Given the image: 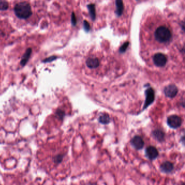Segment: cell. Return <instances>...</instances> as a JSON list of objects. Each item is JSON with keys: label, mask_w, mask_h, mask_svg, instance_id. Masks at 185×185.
<instances>
[{"label": "cell", "mask_w": 185, "mask_h": 185, "mask_svg": "<svg viewBox=\"0 0 185 185\" xmlns=\"http://www.w3.org/2000/svg\"><path fill=\"white\" fill-rule=\"evenodd\" d=\"M9 8L8 3L6 0H1L0 1V10L5 11L7 10Z\"/></svg>", "instance_id": "16"}, {"label": "cell", "mask_w": 185, "mask_h": 185, "mask_svg": "<svg viewBox=\"0 0 185 185\" xmlns=\"http://www.w3.org/2000/svg\"><path fill=\"white\" fill-rule=\"evenodd\" d=\"M88 8L89 14L91 16V18L93 21H95L96 19V8H95V4H90L88 5Z\"/></svg>", "instance_id": "14"}, {"label": "cell", "mask_w": 185, "mask_h": 185, "mask_svg": "<svg viewBox=\"0 0 185 185\" xmlns=\"http://www.w3.org/2000/svg\"><path fill=\"white\" fill-rule=\"evenodd\" d=\"M63 159V156L62 155H59L56 158V161L57 163H61Z\"/></svg>", "instance_id": "21"}, {"label": "cell", "mask_w": 185, "mask_h": 185, "mask_svg": "<svg viewBox=\"0 0 185 185\" xmlns=\"http://www.w3.org/2000/svg\"><path fill=\"white\" fill-rule=\"evenodd\" d=\"M56 115L59 119H62L65 115V113L61 110H58L56 111Z\"/></svg>", "instance_id": "20"}, {"label": "cell", "mask_w": 185, "mask_h": 185, "mask_svg": "<svg viewBox=\"0 0 185 185\" xmlns=\"http://www.w3.org/2000/svg\"><path fill=\"white\" fill-rule=\"evenodd\" d=\"M86 65L90 68H96L99 65V61L97 58H89L86 61Z\"/></svg>", "instance_id": "12"}, {"label": "cell", "mask_w": 185, "mask_h": 185, "mask_svg": "<svg viewBox=\"0 0 185 185\" xmlns=\"http://www.w3.org/2000/svg\"><path fill=\"white\" fill-rule=\"evenodd\" d=\"M178 92V89L174 85H170L167 86L164 89L165 94L167 97L172 98L176 96Z\"/></svg>", "instance_id": "9"}, {"label": "cell", "mask_w": 185, "mask_h": 185, "mask_svg": "<svg viewBox=\"0 0 185 185\" xmlns=\"http://www.w3.org/2000/svg\"><path fill=\"white\" fill-rule=\"evenodd\" d=\"M159 169L162 173L171 174L174 171V163L169 161H165L160 165Z\"/></svg>", "instance_id": "4"}, {"label": "cell", "mask_w": 185, "mask_h": 185, "mask_svg": "<svg viewBox=\"0 0 185 185\" xmlns=\"http://www.w3.org/2000/svg\"><path fill=\"white\" fill-rule=\"evenodd\" d=\"M32 49L31 48H28V49H27L26 50L25 54L23 55V58L21 59V61L20 62L21 65L24 66L27 63L28 60L30 59L31 55V53H32Z\"/></svg>", "instance_id": "13"}, {"label": "cell", "mask_w": 185, "mask_h": 185, "mask_svg": "<svg viewBox=\"0 0 185 185\" xmlns=\"http://www.w3.org/2000/svg\"><path fill=\"white\" fill-rule=\"evenodd\" d=\"M15 14L20 19H27L32 15L31 5L27 2H21L17 3L14 8Z\"/></svg>", "instance_id": "1"}, {"label": "cell", "mask_w": 185, "mask_h": 185, "mask_svg": "<svg viewBox=\"0 0 185 185\" xmlns=\"http://www.w3.org/2000/svg\"><path fill=\"white\" fill-rule=\"evenodd\" d=\"M130 143L132 146L138 151L142 149L145 146V142L140 136H135L131 139Z\"/></svg>", "instance_id": "7"}, {"label": "cell", "mask_w": 185, "mask_h": 185, "mask_svg": "<svg viewBox=\"0 0 185 185\" xmlns=\"http://www.w3.org/2000/svg\"><path fill=\"white\" fill-rule=\"evenodd\" d=\"M99 121L102 124H108L110 121V118L108 114H103L99 117Z\"/></svg>", "instance_id": "15"}, {"label": "cell", "mask_w": 185, "mask_h": 185, "mask_svg": "<svg viewBox=\"0 0 185 185\" xmlns=\"http://www.w3.org/2000/svg\"><path fill=\"white\" fill-rule=\"evenodd\" d=\"M71 23L73 26H75L77 24V18L74 12H73L71 15Z\"/></svg>", "instance_id": "18"}, {"label": "cell", "mask_w": 185, "mask_h": 185, "mask_svg": "<svg viewBox=\"0 0 185 185\" xmlns=\"http://www.w3.org/2000/svg\"><path fill=\"white\" fill-rule=\"evenodd\" d=\"M167 124L172 128H177L182 124V119L176 115H172L167 119Z\"/></svg>", "instance_id": "5"}, {"label": "cell", "mask_w": 185, "mask_h": 185, "mask_svg": "<svg viewBox=\"0 0 185 185\" xmlns=\"http://www.w3.org/2000/svg\"><path fill=\"white\" fill-rule=\"evenodd\" d=\"M152 135L153 138L158 142H162L165 140V133L161 130L156 129L154 131Z\"/></svg>", "instance_id": "10"}, {"label": "cell", "mask_w": 185, "mask_h": 185, "mask_svg": "<svg viewBox=\"0 0 185 185\" xmlns=\"http://www.w3.org/2000/svg\"><path fill=\"white\" fill-rule=\"evenodd\" d=\"M129 45V43L128 42H126L125 43H124V44L122 45V47L120 48V52H121V53H124V52L126 50V48H128Z\"/></svg>", "instance_id": "19"}, {"label": "cell", "mask_w": 185, "mask_h": 185, "mask_svg": "<svg viewBox=\"0 0 185 185\" xmlns=\"http://www.w3.org/2000/svg\"><path fill=\"white\" fill-rule=\"evenodd\" d=\"M84 29L86 32H88L90 30V25L87 21H84Z\"/></svg>", "instance_id": "17"}, {"label": "cell", "mask_w": 185, "mask_h": 185, "mask_svg": "<svg viewBox=\"0 0 185 185\" xmlns=\"http://www.w3.org/2000/svg\"><path fill=\"white\" fill-rule=\"evenodd\" d=\"M145 155L149 160L154 161L158 158L159 153L155 147L149 146L146 149Z\"/></svg>", "instance_id": "3"}, {"label": "cell", "mask_w": 185, "mask_h": 185, "mask_svg": "<svg viewBox=\"0 0 185 185\" xmlns=\"http://www.w3.org/2000/svg\"><path fill=\"white\" fill-rule=\"evenodd\" d=\"M89 185H97V183H90V184H89Z\"/></svg>", "instance_id": "23"}, {"label": "cell", "mask_w": 185, "mask_h": 185, "mask_svg": "<svg viewBox=\"0 0 185 185\" xmlns=\"http://www.w3.org/2000/svg\"><path fill=\"white\" fill-rule=\"evenodd\" d=\"M146 99L145 101L144 108H147L150 104H151L153 102L155 99V94L153 88H149L147 89L146 91Z\"/></svg>", "instance_id": "8"}, {"label": "cell", "mask_w": 185, "mask_h": 185, "mask_svg": "<svg viewBox=\"0 0 185 185\" xmlns=\"http://www.w3.org/2000/svg\"><path fill=\"white\" fill-rule=\"evenodd\" d=\"M155 37L156 40L159 42H167L172 38V33L166 27L160 26L156 30Z\"/></svg>", "instance_id": "2"}, {"label": "cell", "mask_w": 185, "mask_h": 185, "mask_svg": "<svg viewBox=\"0 0 185 185\" xmlns=\"http://www.w3.org/2000/svg\"><path fill=\"white\" fill-rule=\"evenodd\" d=\"M166 57L162 53H156L153 57V61L155 65L158 67H163L167 63Z\"/></svg>", "instance_id": "6"}, {"label": "cell", "mask_w": 185, "mask_h": 185, "mask_svg": "<svg viewBox=\"0 0 185 185\" xmlns=\"http://www.w3.org/2000/svg\"><path fill=\"white\" fill-rule=\"evenodd\" d=\"M56 57H48L47 59H46L45 60L43 61V62H49L54 61V60H56Z\"/></svg>", "instance_id": "22"}, {"label": "cell", "mask_w": 185, "mask_h": 185, "mask_svg": "<svg viewBox=\"0 0 185 185\" xmlns=\"http://www.w3.org/2000/svg\"><path fill=\"white\" fill-rule=\"evenodd\" d=\"M115 3L116 6L115 13L117 16H121L124 11V5L123 0H116Z\"/></svg>", "instance_id": "11"}]
</instances>
